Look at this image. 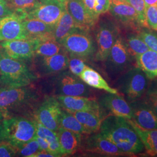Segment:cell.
<instances>
[{"label":"cell","instance_id":"1","mask_svg":"<svg viewBox=\"0 0 157 157\" xmlns=\"http://www.w3.org/2000/svg\"><path fill=\"white\" fill-rule=\"evenodd\" d=\"M100 133L127 155L139 154L144 150L140 137L129 120L108 115L101 123Z\"/></svg>","mask_w":157,"mask_h":157},{"label":"cell","instance_id":"2","mask_svg":"<svg viewBox=\"0 0 157 157\" xmlns=\"http://www.w3.org/2000/svg\"><path fill=\"white\" fill-rule=\"evenodd\" d=\"M38 91L29 86L0 87V111L4 118L32 110L40 100Z\"/></svg>","mask_w":157,"mask_h":157},{"label":"cell","instance_id":"3","mask_svg":"<svg viewBox=\"0 0 157 157\" xmlns=\"http://www.w3.org/2000/svg\"><path fill=\"white\" fill-rule=\"evenodd\" d=\"M35 73L22 61L8 56L1 47L0 87H21L37 80Z\"/></svg>","mask_w":157,"mask_h":157},{"label":"cell","instance_id":"4","mask_svg":"<svg viewBox=\"0 0 157 157\" xmlns=\"http://www.w3.org/2000/svg\"><path fill=\"white\" fill-rule=\"evenodd\" d=\"M4 140L16 147L35 138L36 125L34 119L22 116H11L4 118Z\"/></svg>","mask_w":157,"mask_h":157},{"label":"cell","instance_id":"5","mask_svg":"<svg viewBox=\"0 0 157 157\" xmlns=\"http://www.w3.org/2000/svg\"><path fill=\"white\" fill-rule=\"evenodd\" d=\"M149 80L140 67H132L119 76L116 89L124 94L125 100L130 103L143 96L150 83Z\"/></svg>","mask_w":157,"mask_h":157},{"label":"cell","instance_id":"6","mask_svg":"<svg viewBox=\"0 0 157 157\" xmlns=\"http://www.w3.org/2000/svg\"><path fill=\"white\" fill-rule=\"evenodd\" d=\"M134 59L135 58L130 52L124 39L119 34L105 61L107 73L111 77L121 76L132 68Z\"/></svg>","mask_w":157,"mask_h":157},{"label":"cell","instance_id":"7","mask_svg":"<svg viewBox=\"0 0 157 157\" xmlns=\"http://www.w3.org/2000/svg\"><path fill=\"white\" fill-rule=\"evenodd\" d=\"M67 54L81 56L85 59L94 56L96 47L89 30L78 28L59 41Z\"/></svg>","mask_w":157,"mask_h":157},{"label":"cell","instance_id":"8","mask_svg":"<svg viewBox=\"0 0 157 157\" xmlns=\"http://www.w3.org/2000/svg\"><path fill=\"white\" fill-rule=\"evenodd\" d=\"M95 31L97 43L94 57L97 61L105 62L112 45L120 34L117 24L111 20L105 18L97 22Z\"/></svg>","mask_w":157,"mask_h":157},{"label":"cell","instance_id":"9","mask_svg":"<svg viewBox=\"0 0 157 157\" xmlns=\"http://www.w3.org/2000/svg\"><path fill=\"white\" fill-rule=\"evenodd\" d=\"M56 95L83 96L89 97L91 90L88 85L69 70L56 73L53 79Z\"/></svg>","mask_w":157,"mask_h":157},{"label":"cell","instance_id":"10","mask_svg":"<svg viewBox=\"0 0 157 157\" xmlns=\"http://www.w3.org/2000/svg\"><path fill=\"white\" fill-rule=\"evenodd\" d=\"M62 108L56 97H48L34 112V119L46 128L56 132L59 128Z\"/></svg>","mask_w":157,"mask_h":157},{"label":"cell","instance_id":"11","mask_svg":"<svg viewBox=\"0 0 157 157\" xmlns=\"http://www.w3.org/2000/svg\"><path fill=\"white\" fill-rule=\"evenodd\" d=\"M66 10V4L59 0H39L37 6L28 12L25 17L36 19L54 26Z\"/></svg>","mask_w":157,"mask_h":157},{"label":"cell","instance_id":"12","mask_svg":"<svg viewBox=\"0 0 157 157\" xmlns=\"http://www.w3.org/2000/svg\"><path fill=\"white\" fill-rule=\"evenodd\" d=\"M39 39L12 40L0 42V47L8 56L13 59L26 61L35 56Z\"/></svg>","mask_w":157,"mask_h":157},{"label":"cell","instance_id":"13","mask_svg":"<svg viewBox=\"0 0 157 157\" xmlns=\"http://www.w3.org/2000/svg\"><path fill=\"white\" fill-rule=\"evenodd\" d=\"M89 135L81 143L80 147H82L84 151L105 157H118L127 155L104 137L100 132Z\"/></svg>","mask_w":157,"mask_h":157},{"label":"cell","instance_id":"14","mask_svg":"<svg viewBox=\"0 0 157 157\" xmlns=\"http://www.w3.org/2000/svg\"><path fill=\"white\" fill-rule=\"evenodd\" d=\"M24 15L13 13L0 17V42L30 39L23 25Z\"/></svg>","mask_w":157,"mask_h":157},{"label":"cell","instance_id":"15","mask_svg":"<svg viewBox=\"0 0 157 157\" xmlns=\"http://www.w3.org/2000/svg\"><path fill=\"white\" fill-rule=\"evenodd\" d=\"M109 11L112 17L129 30L138 33L142 29L136 12L129 3L111 0Z\"/></svg>","mask_w":157,"mask_h":157},{"label":"cell","instance_id":"16","mask_svg":"<svg viewBox=\"0 0 157 157\" xmlns=\"http://www.w3.org/2000/svg\"><path fill=\"white\" fill-rule=\"evenodd\" d=\"M129 104L133 113L130 120L143 129H157V115L142 97Z\"/></svg>","mask_w":157,"mask_h":157},{"label":"cell","instance_id":"17","mask_svg":"<svg viewBox=\"0 0 157 157\" xmlns=\"http://www.w3.org/2000/svg\"><path fill=\"white\" fill-rule=\"evenodd\" d=\"M98 104L104 111L109 113V115L132 119V111L129 103L122 97L116 94L108 93L101 95L98 100Z\"/></svg>","mask_w":157,"mask_h":157},{"label":"cell","instance_id":"18","mask_svg":"<svg viewBox=\"0 0 157 157\" xmlns=\"http://www.w3.org/2000/svg\"><path fill=\"white\" fill-rule=\"evenodd\" d=\"M62 109L71 112L78 111H95L104 112L102 109L98 102L95 99L83 96L72 95H56Z\"/></svg>","mask_w":157,"mask_h":157},{"label":"cell","instance_id":"19","mask_svg":"<svg viewBox=\"0 0 157 157\" xmlns=\"http://www.w3.org/2000/svg\"><path fill=\"white\" fill-rule=\"evenodd\" d=\"M37 58L39 59L35 66L37 73L40 75L56 74L68 69L69 56L64 50L52 56Z\"/></svg>","mask_w":157,"mask_h":157},{"label":"cell","instance_id":"20","mask_svg":"<svg viewBox=\"0 0 157 157\" xmlns=\"http://www.w3.org/2000/svg\"><path fill=\"white\" fill-rule=\"evenodd\" d=\"M66 6L67 12L80 28L90 30L99 21L87 10L83 0H68Z\"/></svg>","mask_w":157,"mask_h":157},{"label":"cell","instance_id":"21","mask_svg":"<svg viewBox=\"0 0 157 157\" xmlns=\"http://www.w3.org/2000/svg\"><path fill=\"white\" fill-rule=\"evenodd\" d=\"M56 135L63 156L73 155L80 147L82 135L62 128L58 129Z\"/></svg>","mask_w":157,"mask_h":157},{"label":"cell","instance_id":"22","mask_svg":"<svg viewBox=\"0 0 157 157\" xmlns=\"http://www.w3.org/2000/svg\"><path fill=\"white\" fill-rule=\"evenodd\" d=\"M71 113L83 126L88 135L99 131L103 119L107 117L104 112L85 111Z\"/></svg>","mask_w":157,"mask_h":157},{"label":"cell","instance_id":"23","mask_svg":"<svg viewBox=\"0 0 157 157\" xmlns=\"http://www.w3.org/2000/svg\"><path fill=\"white\" fill-rule=\"evenodd\" d=\"M23 25L30 39H43L52 37L54 26L43 22L36 19L24 17Z\"/></svg>","mask_w":157,"mask_h":157},{"label":"cell","instance_id":"24","mask_svg":"<svg viewBox=\"0 0 157 157\" xmlns=\"http://www.w3.org/2000/svg\"><path fill=\"white\" fill-rule=\"evenodd\" d=\"M79 78L89 87L99 90H102L107 93L118 94V90L111 87L100 73L91 67L87 66L80 74Z\"/></svg>","mask_w":157,"mask_h":157},{"label":"cell","instance_id":"25","mask_svg":"<svg viewBox=\"0 0 157 157\" xmlns=\"http://www.w3.org/2000/svg\"><path fill=\"white\" fill-rule=\"evenodd\" d=\"M135 61L150 80L157 78V52L149 50L135 56Z\"/></svg>","mask_w":157,"mask_h":157},{"label":"cell","instance_id":"26","mask_svg":"<svg viewBox=\"0 0 157 157\" xmlns=\"http://www.w3.org/2000/svg\"><path fill=\"white\" fill-rule=\"evenodd\" d=\"M129 121L140 137L147 153L151 156L157 157V129H143L132 120Z\"/></svg>","mask_w":157,"mask_h":157},{"label":"cell","instance_id":"27","mask_svg":"<svg viewBox=\"0 0 157 157\" xmlns=\"http://www.w3.org/2000/svg\"><path fill=\"white\" fill-rule=\"evenodd\" d=\"M78 28H80L67 10L54 26L52 35L54 39L59 43L69 34Z\"/></svg>","mask_w":157,"mask_h":157},{"label":"cell","instance_id":"28","mask_svg":"<svg viewBox=\"0 0 157 157\" xmlns=\"http://www.w3.org/2000/svg\"><path fill=\"white\" fill-rule=\"evenodd\" d=\"M34 121L36 125V136L44 139L48 143V152L55 157H62L56 132L46 128L35 119Z\"/></svg>","mask_w":157,"mask_h":157},{"label":"cell","instance_id":"29","mask_svg":"<svg viewBox=\"0 0 157 157\" xmlns=\"http://www.w3.org/2000/svg\"><path fill=\"white\" fill-rule=\"evenodd\" d=\"M63 50L61 44L54 39L53 37L39 39V44L35 51L34 57L52 56Z\"/></svg>","mask_w":157,"mask_h":157},{"label":"cell","instance_id":"30","mask_svg":"<svg viewBox=\"0 0 157 157\" xmlns=\"http://www.w3.org/2000/svg\"><path fill=\"white\" fill-rule=\"evenodd\" d=\"M59 128L78 133L80 135H89L83 126L75 117L72 113L62 109L60 120Z\"/></svg>","mask_w":157,"mask_h":157},{"label":"cell","instance_id":"31","mask_svg":"<svg viewBox=\"0 0 157 157\" xmlns=\"http://www.w3.org/2000/svg\"><path fill=\"white\" fill-rule=\"evenodd\" d=\"M124 40L130 52L135 58L149 50L148 47L137 33H129L127 34Z\"/></svg>","mask_w":157,"mask_h":157},{"label":"cell","instance_id":"32","mask_svg":"<svg viewBox=\"0 0 157 157\" xmlns=\"http://www.w3.org/2000/svg\"><path fill=\"white\" fill-rule=\"evenodd\" d=\"M10 6L15 13L26 15L36 8L39 0H6Z\"/></svg>","mask_w":157,"mask_h":157},{"label":"cell","instance_id":"33","mask_svg":"<svg viewBox=\"0 0 157 157\" xmlns=\"http://www.w3.org/2000/svg\"><path fill=\"white\" fill-rule=\"evenodd\" d=\"M142 98L157 115V78L150 82Z\"/></svg>","mask_w":157,"mask_h":157},{"label":"cell","instance_id":"34","mask_svg":"<svg viewBox=\"0 0 157 157\" xmlns=\"http://www.w3.org/2000/svg\"><path fill=\"white\" fill-rule=\"evenodd\" d=\"M69 54L68 69L73 75L78 76L87 67L86 63V59L73 54Z\"/></svg>","mask_w":157,"mask_h":157},{"label":"cell","instance_id":"35","mask_svg":"<svg viewBox=\"0 0 157 157\" xmlns=\"http://www.w3.org/2000/svg\"><path fill=\"white\" fill-rule=\"evenodd\" d=\"M127 2L135 9L141 28L149 29L146 20V6L144 0H128Z\"/></svg>","mask_w":157,"mask_h":157},{"label":"cell","instance_id":"36","mask_svg":"<svg viewBox=\"0 0 157 157\" xmlns=\"http://www.w3.org/2000/svg\"><path fill=\"white\" fill-rule=\"evenodd\" d=\"M41 150L39 144L36 138L29 141L17 147V156L32 157L34 154Z\"/></svg>","mask_w":157,"mask_h":157},{"label":"cell","instance_id":"37","mask_svg":"<svg viewBox=\"0 0 157 157\" xmlns=\"http://www.w3.org/2000/svg\"><path fill=\"white\" fill-rule=\"evenodd\" d=\"M148 29H141L137 34L144 41L150 50L157 52V34L154 33Z\"/></svg>","mask_w":157,"mask_h":157},{"label":"cell","instance_id":"38","mask_svg":"<svg viewBox=\"0 0 157 157\" xmlns=\"http://www.w3.org/2000/svg\"><path fill=\"white\" fill-rule=\"evenodd\" d=\"M146 20L149 29L157 32V5L146 8Z\"/></svg>","mask_w":157,"mask_h":157},{"label":"cell","instance_id":"39","mask_svg":"<svg viewBox=\"0 0 157 157\" xmlns=\"http://www.w3.org/2000/svg\"><path fill=\"white\" fill-rule=\"evenodd\" d=\"M17 156V148L6 140L0 141V157Z\"/></svg>","mask_w":157,"mask_h":157},{"label":"cell","instance_id":"40","mask_svg":"<svg viewBox=\"0 0 157 157\" xmlns=\"http://www.w3.org/2000/svg\"><path fill=\"white\" fill-rule=\"evenodd\" d=\"M15 13L9 6L6 0H0V17Z\"/></svg>","mask_w":157,"mask_h":157},{"label":"cell","instance_id":"41","mask_svg":"<svg viewBox=\"0 0 157 157\" xmlns=\"http://www.w3.org/2000/svg\"><path fill=\"white\" fill-rule=\"evenodd\" d=\"M97 1H98V0H83V2H84V5L86 6V8H87V10L90 12V13H91L93 15V10H94V7H95ZM93 17H94V16H93ZM95 19H96V18H95Z\"/></svg>","mask_w":157,"mask_h":157},{"label":"cell","instance_id":"42","mask_svg":"<svg viewBox=\"0 0 157 157\" xmlns=\"http://www.w3.org/2000/svg\"><path fill=\"white\" fill-rule=\"evenodd\" d=\"M35 138H36V139L37 140L39 144L40 148L41 150H45V151H48V143L44 139H43L40 137H39V136H36Z\"/></svg>","mask_w":157,"mask_h":157},{"label":"cell","instance_id":"43","mask_svg":"<svg viewBox=\"0 0 157 157\" xmlns=\"http://www.w3.org/2000/svg\"><path fill=\"white\" fill-rule=\"evenodd\" d=\"M32 157H55V156L51 154L50 152L45 150H40L39 151L34 154Z\"/></svg>","mask_w":157,"mask_h":157},{"label":"cell","instance_id":"44","mask_svg":"<svg viewBox=\"0 0 157 157\" xmlns=\"http://www.w3.org/2000/svg\"><path fill=\"white\" fill-rule=\"evenodd\" d=\"M4 119L2 113L0 111V141L4 140V126L3 121Z\"/></svg>","mask_w":157,"mask_h":157},{"label":"cell","instance_id":"45","mask_svg":"<svg viewBox=\"0 0 157 157\" xmlns=\"http://www.w3.org/2000/svg\"><path fill=\"white\" fill-rule=\"evenodd\" d=\"M144 1L146 6V9L149 6L157 5V0H144Z\"/></svg>","mask_w":157,"mask_h":157},{"label":"cell","instance_id":"46","mask_svg":"<svg viewBox=\"0 0 157 157\" xmlns=\"http://www.w3.org/2000/svg\"><path fill=\"white\" fill-rule=\"evenodd\" d=\"M116 1H118V2H127L128 0H114Z\"/></svg>","mask_w":157,"mask_h":157},{"label":"cell","instance_id":"47","mask_svg":"<svg viewBox=\"0 0 157 157\" xmlns=\"http://www.w3.org/2000/svg\"><path fill=\"white\" fill-rule=\"evenodd\" d=\"M59 1H61L62 2H63V3H65V4H66V3L67 2V1L68 0H59Z\"/></svg>","mask_w":157,"mask_h":157},{"label":"cell","instance_id":"48","mask_svg":"<svg viewBox=\"0 0 157 157\" xmlns=\"http://www.w3.org/2000/svg\"><path fill=\"white\" fill-rule=\"evenodd\" d=\"M0 51H1V47H0Z\"/></svg>","mask_w":157,"mask_h":157}]
</instances>
